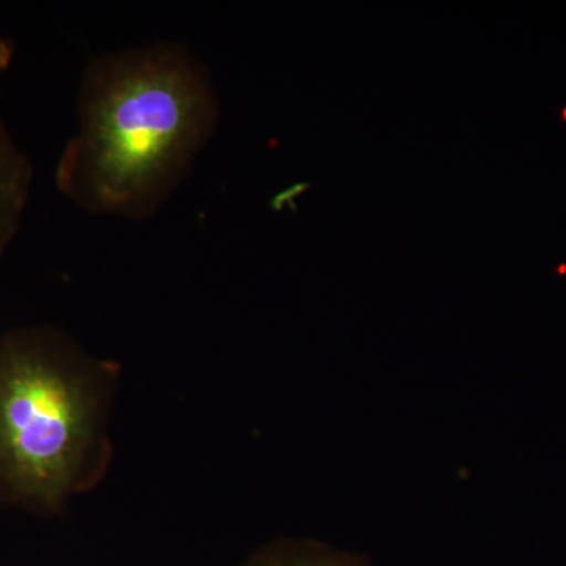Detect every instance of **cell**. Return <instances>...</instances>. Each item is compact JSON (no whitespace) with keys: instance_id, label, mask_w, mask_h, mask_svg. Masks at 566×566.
I'll use <instances>...</instances> for the list:
<instances>
[{"instance_id":"1","label":"cell","mask_w":566,"mask_h":566,"mask_svg":"<svg viewBox=\"0 0 566 566\" xmlns=\"http://www.w3.org/2000/svg\"><path fill=\"white\" fill-rule=\"evenodd\" d=\"M219 123L211 70L186 44L158 41L93 55L55 186L91 214L147 221L191 174Z\"/></svg>"},{"instance_id":"2","label":"cell","mask_w":566,"mask_h":566,"mask_svg":"<svg viewBox=\"0 0 566 566\" xmlns=\"http://www.w3.org/2000/svg\"><path fill=\"white\" fill-rule=\"evenodd\" d=\"M81 359L50 329L0 338V486L52 505L69 493L92 439Z\"/></svg>"},{"instance_id":"3","label":"cell","mask_w":566,"mask_h":566,"mask_svg":"<svg viewBox=\"0 0 566 566\" xmlns=\"http://www.w3.org/2000/svg\"><path fill=\"white\" fill-rule=\"evenodd\" d=\"M13 54L14 44L0 33V80L9 71ZM33 177L31 159L11 137L0 114V259L20 233L31 200Z\"/></svg>"},{"instance_id":"4","label":"cell","mask_w":566,"mask_h":566,"mask_svg":"<svg viewBox=\"0 0 566 566\" xmlns=\"http://www.w3.org/2000/svg\"><path fill=\"white\" fill-rule=\"evenodd\" d=\"M251 566H367L357 558L327 553V551H275L264 554Z\"/></svg>"},{"instance_id":"5","label":"cell","mask_w":566,"mask_h":566,"mask_svg":"<svg viewBox=\"0 0 566 566\" xmlns=\"http://www.w3.org/2000/svg\"><path fill=\"white\" fill-rule=\"evenodd\" d=\"M560 120L566 123V106L560 111Z\"/></svg>"}]
</instances>
